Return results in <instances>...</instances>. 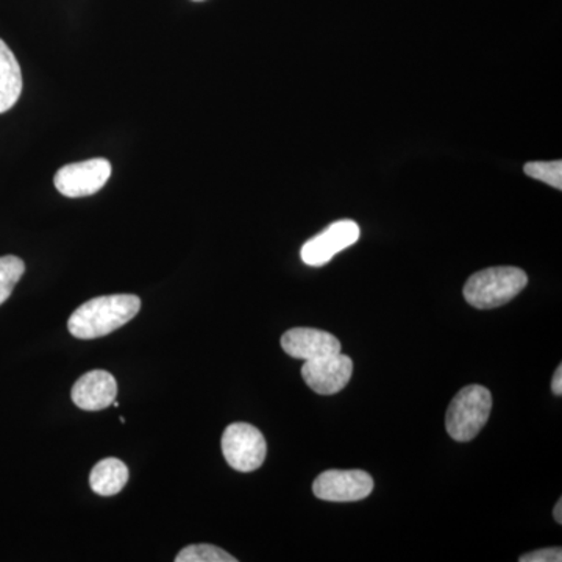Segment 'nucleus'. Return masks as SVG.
<instances>
[{
	"label": "nucleus",
	"mask_w": 562,
	"mask_h": 562,
	"mask_svg": "<svg viewBox=\"0 0 562 562\" xmlns=\"http://www.w3.org/2000/svg\"><path fill=\"white\" fill-rule=\"evenodd\" d=\"M139 308L138 295L114 294L91 299L69 317L68 328L77 339L102 338L128 324Z\"/></svg>",
	"instance_id": "obj_1"
},
{
	"label": "nucleus",
	"mask_w": 562,
	"mask_h": 562,
	"mask_svg": "<svg viewBox=\"0 0 562 562\" xmlns=\"http://www.w3.org/2000/svg\"><path fill=\"white\" fill-rule=\"evenodd\" d=\"M528 276L513 266L473 273L464 286V299L476 310H494L516 299L527 288Z\"/></svg>",
	"instance_id": "obj_2"
},
{
	"label": "nucleus",
	"mask_w": 562,
	"mask_h": 562,
	"mask_svg": "<svg viewBox=\"0 0 562 562\" xmlns=\"http://www.w3.org/2000/svg\"><path fill=\"white\" fill-rule=\"evenodd\" d=\"M491 412V391L480 384L465 386L454 395L447 409V432L454 441H472L490 420Z\"/></svg>",
	"instance_id": "obj_3"
},
{
	"label": "nucleus",
	"mask_w": 562,
	"mask_h": 562,
	"mask_svg": "<svg viewBox=\"0 0 562 562\" xmlns=\"http://www.w3.org/2000/svg\"><path fill=\"white\" fill-rule=\"evenodd\" d=\"M222 453L235 471L254 472L265 462L268 443L257 427L239 422L225 428L222 435Z\"/></svg>",
	"instance_id": "obj_4"
},
{
	"label": "nucleus",
	"mask_w": 562,
	"mask_h": 562,
	"mask_svg": "<svg viewBox=\"0 0 562 562\" xmlns=\"http://www.w3.org/2000/svg\"><path fill=\"white\" fill-rule=\"evenodd\" d=\"M111 177V165L105 158L72 162L55 173V188L66 198H88L105 187Z\"/></svg>",
	"instance_id": "obj_5"
},
{
	"label": "nucleus",
	"mask_w": 562,
	"mask_h": 562,
	"mask_svg": "<svg viewBox=\"0 0 562 562\" xmlns=\"http://www.w3.org/2000/svg\"><path fill=\"white\" fill-rule=\"evenodd\" d=\"M360 227L355 221L335 222L319 235L303 244L302 261L312 268H321L331 261L339 251L353 246L360 239Z\"/></svg>",
	"instance_id": "obj_6"
},
{
	"label": "nucleus",
	"mask_w": 562,
	"mask_h": 562,
	"mask_svg": "<svg viewBox=\"0 0 562 562\" xmlns=\"http://www.w3.org/2000/svg\"><path fill=\"white\" fill-rule=\"evenodd\" d=\"M373 491V480L364 471H327L317 476L313 492L325 502H360Z\"/></svg>",
	"instance_id": "obj_7"
},
{
	"label": "nucleus",
	"mask_w": 562,
	"mask_h": 562,
	"mask_svg": "<svg viewBox=\"0 0 562 562\" xmlns=\"http://www.w3.org/2000/svg\"><path fill=\"white\" fill-rule=\"evenodd\" d=\"M353 373V361L342 353L327 355L305 361L302 376L314 392L333 395L341 392L349 384Z\"/></svg>",
	"instance_id": "obj_8"
},
{
	"label": "nucleus",
	"mask_w": 562,
	"mask_h": 562,
	"mask_svg": "<svg viewBox=\"0 0 562 562\" xmlns=\"http://www.w3.org/2000/svg\"><path fill=\"white\" fill-rule=\"evenodd\" d=\"M281 347L292 358L310 361L341 353V342L331 333L317 328H292L281 336Z\"/></svg>",
	"instance_id": "obj_9"
},
{
	"label": "nucleus",
	"mask_w": 562,
	"mask_h": 562,
	"mask_svg": "<svg viewBox=\"0 0 562 562\" xmlns=\"http://www.w3.org/2000/svg\"><path fill=\"white\" fill-rule=\"evenodd\" d=\"M70 397L85 412H101V409L109 408L116 401V379L106 371L85 373L74 384Z\"/></svg>",
	"instance_id": "obj_10"
},
{
	"label": "nucleus",
	"mask_w": 562,
	"mask_h": 562,
	"mask_svg": "<svg viewBox=\"0 0 562 562\" xmlns=\"http://www.w3.org/2000/svg\"><path fill=\"white\" fill-rule=\"evenodd\" d=\"M22 92V72L13 52L0 40V114L13 109Z\"/></svg>",
	"instance_id": "obj_11"
},
{
	"label": "nucleus",
	"mask_w": 562,
	"mask_h": 562,
	"mask_svg": "<svg viewBox=\"0 0 562 562\" xmlns=\"http://www.w3.org/2000/svg\"><path fill=\"white\" fill-rule=\"evenodd\" d=\"M128 482V469L116 458H106L94 465L90 475L91 490L103 497L120 494Z\"/></svg>",
	"instance_id": "obj_12"
},
{
	"label": "nucleus",
	"mask_w": 562,
	"mask_h": 562,
	"mask_svg": "<svg viewBox=\"0 0 562 562\" xmlns=\"http://www.w3.org/2000/svg\"><path fill=\"white\" fill-rule=\"evenodd\" d=\"M25 265L14 255L0 257V305L9 301L18 281L24 276Z\"/></svg>",
	"instance_id": "obj_13"
},
{
	"label": "nucleus",
	"mask_w": 562,
	"mask_h": 562,
	"mask_svg": "<svg viewBox=\"0 0 562 562\" xmlns=\"http://www.w3.org/2000/svg\"><path fill=\"white\" fill-rule=\"evenodd\" d=\"M231 553L220 549L210 543H198V546H190L181 550L177 554L176 562H236Z\"/></svg>",
	"instance_id": "obj_14"
},
{
	"label": "nucleus",
	"mask_w": 562,
	"mask_h": 562,
	"mask_svg": "<svg viewBox=\"0 0 562 562\" xmlns=\"http://www.w3.org/2000/svg\"><path fill=\"white\" fill-rule=\"evenodd\" d=\"M524 172L531 179L543 181L558 191L562 190V161H532L527 162Z\"/></svg>",
	"instance_id": "obj_15"
},
{
	"label": "nucleus",
	"mask_w": 562,
	"mask_h": 562,
	"mask_svg": "<svg viewBox=\"0 0 562 562\" xmlns=\"http://www.w3.org/2000/svg\"><path fill=\"white\" fill-rule=\"evenodd\" d=\"M519 561L520 562H561L562 561V550L560 549V547H554V549L538 550V552L524 554V557H520Z\"/></svg>",
	"instance_id": "obj_16"
},
{
	"label": "nucleus",
	"mask_w": 562,
	"mask_h": 562,
	"mask_svg": "<svg viewBox=\"0 0 562 562\" xmlns=\"http://www.w3.org/2000/svg\"><path fill=\"white\" fill-rule=\"evenodd\" d=\"M552 391L553 394L562 395V366H560V368L557 369V372H554Z\"/></svg>",
	"instance_id": "obj_17"
},
{
	"label": "nucleus",
	"mask_w": 562,
	"mask_h": 562,
	"mask_svg": "<svg viewBox=\"0 0 562 562\" xmlns=\"http://www.w3.org/2000/svg\"><path fill=\"white\" fill-rule=\"evenodd\" d=\"M553 517L558 524H560V525L562 524V501H561V498H560V502L557 503V506H554Z\"/></svg>",
	"instance_id": "obj_18"
},
{
	"label": "nucleus",
	"mask_w": 562,
	"mask_h": 562,
	"mask_svg": "<svg viewBox=\"0 0 562 562\" xmlns=\"http://www.w3.org/2000/svg\"><path fill=\"white\" fill-rule=\"evenodd\" d=\"M194 2H202V0H194Z\"/></svg>",
	"instance_id": "obj_19"
}]
</instances>
